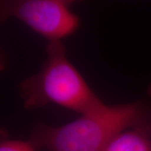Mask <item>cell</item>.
<instances>
[{
    "instance_id": "cell-3",
    "label": "cell",
    "mask_w": 151,
    "mask_h": 151,
    "mask_svg": "<svg viewBox=\"0 0 151 151\" xmlns=\"http://www.w3.org/2000/svg\"><path fill=\"white\" fill-rule=\"evenodd\" d=\"M10 19L26 24L49 42L61 41L80 27V19L63 0H0V27Z\"/></svg>"
},
{
    "instance_id": "cell-2",
    "label": "cell",
    "mask_w": 151,
    "mask_h": 151,
    "mask_svg": "<svg viewBox=\"0 0 151 151\" xmlns=\"http://www.w3.org/2000/svg\"><path fill=\"white\" fill-rule=\"evenodd\" d=\"M45 51L46 59L40 70L19 83L24 108L57 104L83 115L106 105L71 64L61 41L49 42Z\"/></svg>"
},
{
    "instance_id": "cell-7",
    "label": "cell",
    "mask_w": 151,
    "mask_h": 151,
    "mask_svg": "<svg viewBox=\"0 0 151 151\" xmlns=\"http://www.w3.org/2000/svg\"><path fill=\"white\" fill-rule=\"evenodd\" d=\"M64 2H65L66 4H68L69 5L74 4V3H76V2H81V1H83V0H63Z\"/></svg>"
},
{
    "instance_id": "cell-6",
    "label": "cell",
    "mask_w": 151,
    "mask_h": 151,
    "mask_svg": "<svg viewBox=\"0 0 151 151\" xmlns=\"http://www.w3.org/2000/svg\"><path fill=\"white\" fill-rule=\"evenodd\" d=\"M9 63V55L6 53L4 49L2 47L0 44V72L4 71L7 69Z\"/></svg>"
},
{
    "instance_id": "cell-8",
    "label": "cell",
    "mask_w": 151,
    "mask_h": 151,
    "mask_svg": "<svg viewBox=\"0 0 151 151\" xmlns=\"http://www.w3.org/2000/svg\"><path fill=\"white\" fill-rule=\"evenodd\" d=\"M148 92H149L150 96L151 97V83H150V85L149 86V88H148Z\"/></svg>"
},
{
    "instance_id": "cell-1",
    "label": "cell",
    "mask_w": 151,
    "mask_h": 151,
    "mask_svg": "<svg viewBox=\"0 0 151 151\" xmlns=\"http://www.w3.org/2000/svg\"><path fill=\"white\" fill-rule=\"evenodd\" d=\"M151 126V110L144 102L105 105L62 126L39 123L29 140L47 151H103L119 133Z\"/></svg>"
},
{
    "instance_id": "cell-5",
    "label": "cell",
    "mask_w": 151,
    "mask_h": 151,
    "mask_svg": "<svg viewBox=\"0 0 151 151\" xmlns=\"http://www.w3.org/2000/svg\"><path fill=\"white\" fill-rule=\"evenodd\" d=\"M0 151H37L29 140L12 139L5 128L0 125Z\"/></svg>"
},
{
    "instance_id": "cell-4",
    "label": "cell",
    "mask_w": 151,
    "mask_h": 151,
    "mask_svg": "<svg viewBox=\"0 0 151 151\" xmlns=\"http://www.w3.org/2000/svg\"><path fill=\"white\" fill-rule=\"evenodd\" d=\"M103 151H151V126L134 128L119 133Z\"/></svg>"
}]
</instances>
